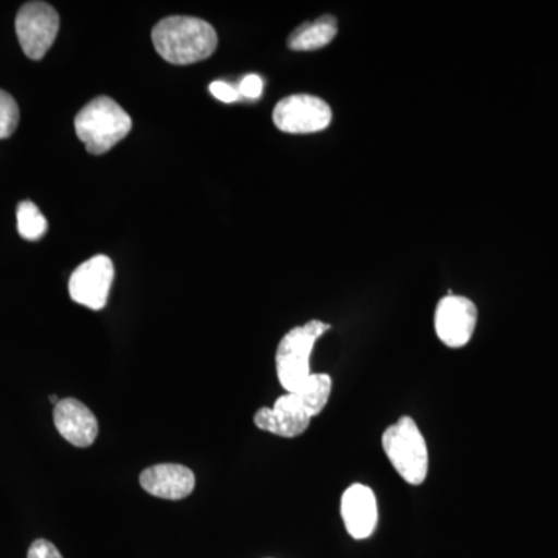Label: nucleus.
<instances>
[{
    "label": "nucleus",
    "mask_w": 558,
    "mask_h": 558,
    "mask_svg": "<svg viewBox=\"0 0 558 558\" xmlns=\"http://www.w3.org/2000/svg\"><path fill=\"white\" fill-rule=\"evenodd\" d=\"M332 328L329 323L312 319L304 326L293 328L282 337L277 349V374L286 392L293 391L311 376V354L323 333Z\"/></svg>",
    "instance_id": "20e7f679"
},
{
    "label": "nucleus",
    "mask_w": 558,
    "mask_h": 558,
    "mask_svg": "<svg viewBox=\"0 0 558 558\" xmlns=\"http://www.w3.org/2000/svg\"><path fill=\"white\" fill-rule=\"evenodd\" d=\"M478 322V310L465 296L449 295L439 301L435 312V329L449 348H462L472 340Z\"/></svg>",
    "instance_id": "6e6552de"
},
{
    "label": "nucleus",
    "mask_w": 558,
    "mask_h": 558,
    "mask_svg": "<svg viewBox=\"0 0 558 558\" xmlns=\"http://www.w3.org/2000/svg\"><path fill=\"white\" fill-rule=\"evenodd\" d=\"M209 92H211L213 97L222 102H234L240 100L241 97L240 92L226 81H215V83L209 84Z\"/></svg>",
    "instance_id": "a211bd4d"
},
{
    "label": "nucleus",
    "mask_w": 558,
    "mask_h": 558,
    "mask_svg": "<svg viewBox=\"0 0 558 558\" xmlns=\"http://www.w3.org/2000/svg\"><path fill=\"white\" fill-rule=\"evenodd\" d=\"M50 400H51V402L54 403V405H57V403L60 402V400H58L57 396H50Z\"/></svg>",
    "instance_id": "aec40b11"
},
{
    "label": "nucleus",
    "mask_w": 558,
    "mask_h": 558,
    "mask_svg": "<svg viewBox=\"0 0 558 558\" xmlns=\"http://www.w3.org/2000/svg\"><path fill=\"white\" fill-rule=\"evenodd\" d=\"M131 130L130 113L109 97H98L87 102L75 119L76 135L94 156L108 153Z\"/></svg>",
    "instance_id": "f03ea898"
},
{
    "label": "nucleus",
    "mask_w": 558,
    "mask_h": 558,
    "mask_svg": "<svg viewBox=\"0 0 558 558\" xmlns=\"http://www.w3.org/2000/svg\"><path fill=\"white\" fill-rule=\"evenodd\" d=\"M381 449L399 473L411 486H421L428 475L427 442L413 417H400L381 435Z\"/></svg>",
    "instance_id": "7ed1b4c3"
},
{
    "label": "nucleus",
    "mask_w": 558,
    "mask_h": 558,
    "mask_svg": "<svg viewBox=\"0 0 558 558\" xmlns=\"http://www.w3.org/2000/svg\"><path fill=\"white\" fill-rule=\"evenodd\" d=\"M60 32V14L46 2H28L16 16V35L24 53L40 61Z\"/></svg>",
    "instance_id": "39448f33"
},
{
    "label": "nucleus",
    "mask_w": 558,
    "mask_h": 558,
    "mask_svg": "<svg viewBox=\"0 0 558 558\" xmlns=\"http://www.w3.org/2000/svg\"><path fill=\"white\" fill-rule=\"evenodd\" d=\"M153 44L165 61L189 65L215 53L218 35L213 25L199 17L170 16L154 27Z\"/></svg>",
    "instance_id": "f257e3e1"
},
{
    "label": "nucleus",
    "mask_w": 558,
    "mask_h": 558,
    "mask_svg": "<svg viewBox=\"0 0 558 558\" xmlns=\"http://www.w3.org/2000/svg\"><path fill=\"white\" fill-rule=\"evenodd\" d=\"M20 124V106L9 92L0 90V140L11 137Z\"/></svg>",
    "instance_id": "dca6fc26"
},
{
    "label": "nucleus",
    "mask_w": 558,
    "mask_h": 558,
    "mask_svg": "<svg viewBox=\"0 0 558 558\" xmlns=\"http://www.w3.org/2000/svg\"><path fill=\"white\" fill-rule=\"evenodd\" d=\"M341 519L352 538H369L379 521V509L373 488L360 483L349 486L341 497Z\"/></svg>",
    "instance_id": "1a4fd4ad"
},
{
    "label": "nucleus",
    "mask_w": 558,
    "mask_h": 558,
    "mask_svg": "<svg viewBox=\"0 0 558 558\" xmlns=\"http://www.w3.org/2000/svg\"><path fill=\"white\" fill-rule=\"evenodd\" d=\"M337 36V20L332 16H322L314 22H306L290 35V50L314 51L323 49L332 43Z\"/></svg>",
    "instance_id": "4468645a"
},
{
    "label": "nucleus",
    "mask_w": 558,
    "mask_h": 558,
    "mask_svg": "<svg viewBox=\"0 0 558 558\" xmlns=\"http://www.w3.org/2000/svg\"><path fill=\"white\" fill-rule=\"evenodd\" d=\"M17 231L24 240L39 241L46 236L49 230V222L46 216L40 213L38 205L33 204L31 201L21 202L17 205Z\"/></svg>",
    "instance_id": "2eb2a0df"
},
{
    "label": "nucleus",
    "mask_w": 558,
    "mask_h": 558,
    "mask_svg": "<svg viewBox=\"0 0 558 558\" xmlns=\"http://www.w3.org/2000/svg\"><path fill=\"white\" fill-rule=\"evenodd\" d=\"M263 78L258 75H247L244 80L241 81L240 84V95L242 97L248 98V100H258L260 95H263Z\"/></svg>",
    "instance_id": "6ab92c4d"
},
{
    "label": "nucleus",
    "mask_w": 558,
    "mask_h": 558,
    "mask_svg": "<svg viewBox=\"0 0 558 558\" xmlns=\"http://www.w3.org/2000/svg\"><path fill=\"white\" fill-rule=\"evenodd\" d=\"M330 391H332V379L329 374L312 373L299 388L278 398L275 405L312 418L326 409Z\"/></svg>",
    "instance_id": "f8f14e48"
},
{
    "label": "nucleus",
    "mask_w": 558,
    "mask_h": 558,
    "mask_svg": "<svg viewBox=\"0 0 558 558\" xmlns=\"http://www.w3.org/2000/svg\"><path fill=\"white\" fill-rule=\"evenodd\" d=\"M256 427L263 432L271 433V435L281 436V438H299L311 425V417L295 413L282 407H263L256 411Z\"/></svg>",
    "instance_id": "ddd939ff"
},
{
    "label": "nucleus",
    "mask_w": 558,
    "mask_h": 558,
    "mask_svg": "<svg viewBox=\"0 0 558 558\" xmlns=\"http://www.w3.org/2000/svg\"><path fill=\"white\" fill-rule=\"evenodd\" d=\"M27 558H64L60 550L49 539H35L28 549Z\"/></svg>",
    "instance_id": "f3484780"
},
{
    "label": "nucleus",
    "mask_w": 558,
    "mask_h": 558,
    "mask_svg": "<svg viewBox=\"0 0 558 558\" xmlns=\"http://www.w3.org/2000/svg\"><path fill=\"white\" fill-rule=\"evenodd\" d=\"M53 422L62 438L80 449L90 447L100 432L97 417L78 399H61L54 405Z\"/></svg>",
    "instance_id": "9d476101"
},
{
    "label": "nucleus",
    "mask_w": 558,
    "mask_h": 558,
    "mask_svg": "<svg viewBox=\"0 0 558 558\" xmlns=\"http://www.w3.org/2000/svg\"><path fill=\"white\" fill-rule=\"evenodd\" d=\"M140 486L153 497L179 501L193 494L196 476L185 465L157 464L143 470Z\"/></svg>",
    "instance_id": "9b49d317"
},
{
    "label": "nucleus",
    "mask_w": 558,
    "mask_h": 558,
    "mask_svg": "<svg viewBox=\"0 0 558 558\" xmlns=\"http://www.w3.org/2000/svg\"><path fill=\"white\" fill-rule=\"evenodd\" d=\"M113 263L109 256L97 255L81 264L69 281L70 299L92 311L105 310L112 289Z\"/></svg>",
    "instance_id": "0eeeda50"
},
{
    "label": "nucleus",
    "mask_w": 558,
    "mask_h": 558,
    "mask_svg": "<svg viewBox=\"0 0 558 558\" xmlns=\"http://www.w3.org/2000/svg\"><path fill=\"white\" fill-rule=\"evenodd\" d=\"M332 121L328 102L314 95H290L275 106L274 123L288 134H314L325 131Z\"/></svg>",
    "instance_id": "423d86ee"
}]
</instances>
